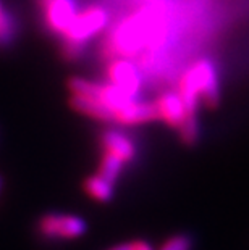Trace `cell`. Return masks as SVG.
<instances>
[{"instance_id":"1","label":"cell","mask_w":249,"mask_h":250,"mask_svg":"<svg viewBox=\"0 0 249 250\" xmlns=\"http://www.w3.org/2000/svg\"><path fill=\"white\" fill-rule=\"evenodd\" d=\"M107 13L100 7L86 8L84 12H78L75 20L63 33L62 55L67 62H75L83 54L88 41L92 36L100 33L107 24Z\"/></svg>"},{"instance_id":"2","label":"cell","mask_w":249,"mask_h":250,"mask_svg":"<svg viewBox=\"0 0 249 250\" xmlns=\"http://www.w3.org/2000/svg\"><path fill=\"white\" fill-rule=\"evenodd\" d=\"M36 229L49 241H73L86 234L88 223L78 215L45 213L38 220Z\"/></svg>"},{"instance_id":"3","label":"cell","mask_w":249,"mask_h":250,"mask_svg":"<svg viewBox=\"0 0 249 250\" xmlns=\"http://www.w3.org/2000/svg\"><path fill=\"white\" fill-rule=\"evenodd\" d=\"M199 99L210 108H215L220 100L219 79L214 65L209 60H201L191 66Z\"/></svg>"},{"instance_id":"4","label":"cell","mask_w":249,"mask_h":250,"mask_svg":"<svg viewBox=\"0 0 249 250\" xmlns=\"http://www.w3.org/2000/svg\"><path fill=\"white\" fill-rule=\"evenodd\" d=\"M44 20L45 24L52 33L63 34L70 23L75 20L78 10L75 0H50L44 7Z\"/></svg>"},{"instance_id":"5","label":"cell","mask_w":249,"mask_h":250,"mask_svg":"<svg viewBox=\"0 0 249 250\" xmlns=\"http://www.w3.org/2000/svg\"><path fill=\"white\" fill-rule=\"evenodd\" d=\"M109 79L110 84L118 87L121 92H125L128 97L136 99L141 87V78L137 74L135 65H131L126 60H116L109 66Z\"/></svg>"},{"instance_id":"6","label":"cell","mask_w":249,"mask_h":250,"mask_svg":"<svg viewBox=\"0 0 249 250\" xmlns=\"http://www.w3.org/2000/svg\"><path fill=\"white\" fill-rule=\"evenodd\" d=\"M154 107L157 110L158 120H162L173 129H178L186 118V108H184L183 100L178 92H163L156 99Z\"/></svg>"},{"instance_id":"7","label":"cell","mask_w":249,"mask_h":250,"mask_svg":"<svg viewBox=\"0 0 249 250\" xmlns=\"http://www.w3.org/2000/svg\"><path fill=\"white\" fill-rule=\"evenodd\" d=\"M158 120L157 110L151 102H137L131 100L128 105L113 113V123L120 126H135L142 123H151Z\"/></svg>"},{"instance_id":"8","label":"cell","mask_w":249,"mask_h":250,"mask_svg":"<svg viewBox=\"0 0 249 250\" xmlns=\"http://www.w3.org/2000/svg\"><path fill=\"white\" fill-rule=\"evenodd\" d=\"M100 147H102V153L116 157L125 165L133 162L136 157V147L133 141L115 129H109L104 132L102 137H100Z\"/></svg>"},{"instance_id":"9","label":"cell","mask_w":249,"mask_h":250,"mask_svg":"<svg viewBox=\"0 0 249 250\" xmlns=\"http://www.w3.org/2000/svg\"><path fill=\"white\" fill-rule=\"evenodd\" d=\"M68 104H70V107L75 111L81 115H86L89 118L102 121V123H110V125L113 123V113L97 99L71 94Z\"/></svg>"},{"instance_id":"10","label":"cell","mask_w":249,"mask_h":250,"mask_svg":"<svg viewBox=\"0 0 249 250\" xmlns=\"http://www.w3.org/2000/svg\"><path fill=\"white\" fill-rule=\"evenodd\" d=\"M83 189L91 199L100 202V204H109V202L113 200V195H115L113 184L109 183V181L104 179L102 176H99V174L88 176L84 179Z\"/></svg>"},{"instance_id":"11","label":"cell","mask_w":249,"mask_h":250,"mask_svg":"<svg viewBox=\"0 0 249 250\" xmlns=\"http://www.w3.org/2000/svg\"><path fill=\"white\" fill-rule=\"evenodd\" d=\"M178 95L183 100V105H184V108H186V115H196V110H198V104H199V94H198V89H196L194 74L191 68H189V70L183 74V78L180 79Z\"/></svg>"},{"instance_id":"12","label":"cell","mask_w":249,"mask_h":250,"mask_svg":"<svg viewBox=\"0 0 249 250\" xmlns=\"http://www.w3.org/2000/svg\"><path fill=\"white\" fill-rule=\"evenodd\" d=\"M17 39V23L13 15L0 0V49H7Z\"/></svg>"},{"instance_id":"13","label":"cell","mask_w":249,"mask_h":250,"mask_svg":"<svg viewBox=\"0 0 249 250\" xmlns=\"http://www.w3.org/2000/svg\"><path fill=\"white\" fill-rule=\"evenodd\" d=\"M123 167H125V163L121 160H118L116 157L109 155V153H102L97 174L99 176H102L104 179H107L109 183L115 184L116 179H118V176H120V173L123 171Z\"/></svg>"},{"instance_id":"14","label":"cell","mask_w":249,"mask_h":250,"mask_svg":"<svg viewBox=\"0 0 249 250\" xmlns=\"http://www.w3.org/2000/svg\"><path fill=\"white\" fill-rule=\"evenodd\" d=\"M180 131V137H181V142L186 144V146H194L198 142L199 137V125H198V116L196 115H186L183 125L178 127Z\"/></svg>"},{"instance_id":"15","label":"cell","mask_w":249,"mask_h":250,"mask_svg":"<svg viewBox=\"0 0 249 250\" xmlns=\"http://www.w3.org/2000/svg\"><path fill=\"white\" fill-rule=\"evenodd\" d=\"M194 241L189 234H175V236L168 237L163 241V244L158 250H193Z\"/></svg>"},{"instance_id":"16","label":"cell","mask_w":249,"mask_h":250,"mask_svg":"<svg viewBox=\"0 0 249 250\" xmlns=\"http://www.w3.org/2000/svg\"><path fill=\"white\" fill-rule=\"evenodd\" d=\"M130 250H154V247L144 239H135L130 242Z\"/></svg>"},{"instance_id":"17","label":"cell","mask_w":249,"mask_h":250,"mask_svg":"<svg viewBox=\"0 0 249 250\" xmlns=\"http://www.w3.org/2000/svg\"><path fill=\"white\" fill-rule=\"evenodd\" d=\"M107 250H130V242H121V244H116V246L110 247Z\"/></svg>"},{"instance_id":"18","label":"cell","mask_w":249,"mask_h":250,"mask_svg":"<svg viewBox=\"0 0 249 250\" xmlns=\"http://www.w3.org/2000/svg\"><path fill=\"white\" fill-rule=\"evenodd\" d=\"M3 189H5V178H3V174L0 173V197H2Z\"/></svg>"},{"instance_id":"19","label":"cell","mask_w":249,"mask_h":250,"mask_svg":"<svg viewBox=\"0 0 249 250\" xmlns=\"http://www.w3.org/2000/svg\"><path fill=\"white\" fill-rule=\"evenodd\" d=\"M49 2H50V0H39V3L42 5V7H44L45 3H49Z\"/></svg>"}]
</instances>
